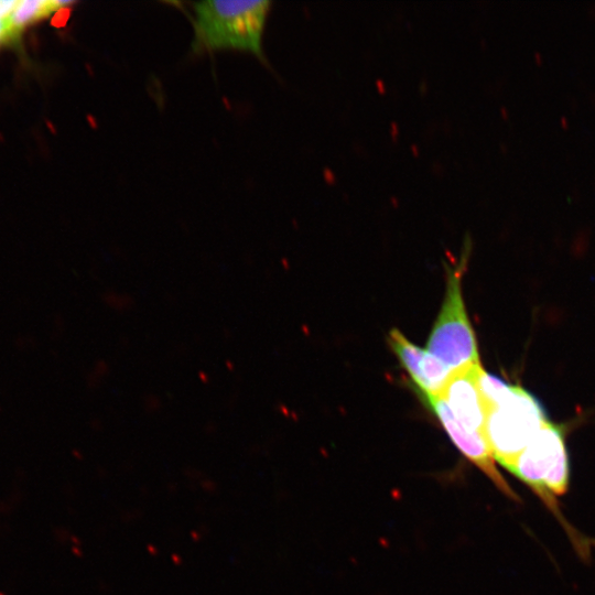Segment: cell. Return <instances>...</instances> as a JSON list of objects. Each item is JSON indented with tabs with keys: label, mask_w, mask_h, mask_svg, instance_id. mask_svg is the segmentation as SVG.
I'll list each match as a JSON object with an SVG mask.
<instances>
[{
	"label": "cell",
	"mask_w": 595,
	"mask_h": 595,
	"mask_svg": "<svg viewBox=\"0 0 595 595\" xmlns=\"http://www.w3.org/2000/svg\"><path fill=\"white\" fill-rule=\"evenodd\" d=\"M507 469L529 486L556 518L561 519L572 542L577 545V551L583 555L588 554L585 539L562 517L555 498L566 493L570 483L563 429L548 421Z\"/></svg>",
	"instance_id": "6da1fadb"
},
{
	"label": "cell",
	"mask_w": 595,
	"mask_h": 595,
	"mask_svg": "<svg viewBox=\"0 0 595 595\" xmlns=\"http://www.w3.org/2000/svg\"><path fill=\"white\" fill-rule=\"evenodd\" d=\"M271 2L205 0L193 3L196 51L239 50L262 55L261 39Z\"/></svg>",
	"instance_id": "7a4b0ae2"
},
{
	"label": "cell",
	"mask_w": 595,
	"mask_h": 595,
	"mask_svg": "<svg viewBox=\"0 0 595 595\" xmlns=\"http://www.w3.org/2000/svg\"><path fill=\"white\" fill-rule=\"evenodd\" d=\"M547 422L538 399L511 385L508 393L487 412L485 435L495 461L508 468Z\"/></svg>",
	"instance_id": "3957f363"
},
{
	"label": "cell",
	"mask_w": 595,
	"mask_h": 595,
	"mask_svg": "<svg viewBox=\"0 0 595 595\" xmlns=\"http://www.w3.org/2000/svg\"><path fill=\"white\" fill-rule=\"evenodd\" d=\"M464 266L465 257L446 269L444 301L426 344V350L452 371L480 364L475 333L463 299Z\"/></svg>",
	"instance_id": "277c9868"
},
{
	"label": "cell",
	"mask_w": 595,
	"mask_h": 595,
	"mask_svg": "<svg viewBox=\"0 0 595 595\" xmlns=\"http://www.w3.org/2000/svg\"><path fill=\"white\" fill-rule=\"evenodd\" d=\"M434 412L442 426L459 452L477 466L508 498L519 500L517 494L496 468L495 458L485 434L472 433L454 416L441 396L418 392Z\"/></svg>",
	"instance_id": "5b68a950"
},
{
	"label": "cell",
	"mask_w": 595,
	"mask_h": 595,
	"mask_svg": "<svg viewBox=\"0 0 595 595\" xmlns=\"http://www.w3.org/2000/svg\"><path fill=\"white\" fill-rule=\"evenodd\" d=\"M479 366L453 371L440 396L466 430L485 434L487 409L477 385Z\"/></svg>",
	"instance_id": "8992f818"
},
{
	"label": "cell",
	"mask_w": 595,
	"mask_h": 595,
	"mask_svg": "<svg viewBox=\"0 0 595 595\" xmlns=\"http://www.w3.org/2000/svg\"><path fill=\"white\" fill-rule=\"evenodd\" d=\"M71 4L73 2L58 0H17L10 17L11 25L21 37L30 26L48 19Z\"/></svg>",
	"instance_id": "52a82bcc"
},
{
	"label": "cell",
	"mask_w": 595,
	"mask_h": 595,
	"mask_svg": "<svg viewBox=\"0 0 595 595\" xmlns=\"http://www.w3.org/2000/svg\"><path fill=\"white\" fill-rule=\"evenodd\" d=\"M388 343L399 358L402 367L410 375L415 388L422 385L420 365L425 350L410 342L399 329L389 332Z\"/></svg>",
	"instance_id": "ba28073f"
},
{
	"label": "cell",
	"mask_w": 595,
	"mask_h": 595,
	"mask_svg": "<svg viewBox=\"0 0 595 595\" xmlns=\"http://www.w3.org/2000/svg\"><path fill=\"white\" fill-rule=\"evenodd\" d=\"M17 0H0V48L20 41L11 25L10 17Z\"/></svg>",
	"instance_id": "9c48e42d"
}]
</instances>
